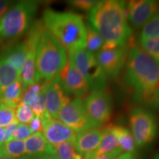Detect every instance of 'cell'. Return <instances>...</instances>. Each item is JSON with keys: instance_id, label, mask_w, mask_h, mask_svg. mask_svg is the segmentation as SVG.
<instances>
[{"instance_id": "cell-4", "label": "cell", "mask_w": 159, "mask_h": 159, "mask_svg": "<svg viewBox=\"0 0 159 159\" xmlns=\"http://www.w3.org/2000/svg\"><path fill=\"white\" fill-rule=\"evenodd\" d=\"M66 50L44 27L35 51V83L44 85L57 77L66 63Z\"/></svg>"}, {"instance_id": "cell-15", "label": "cell", "mask_w": 159, "mask_h": 159, "mask_svg": "<svg viewBox=\"0 0 159 159\" xmlns=\"http://www.w3.org/2000/svg\"><path fill=\"white\" fill-rule=\"evenodd\" d=\"M102 136V131L97 128L78 133L74 140L75 150L85 159L98 148Z\"/></svg>"}, {"instance_id": "cell-42", "label": "cell", "mask_w": 159, "mask_h": 159, "mask_svg": "<svg viewBox=\"0 0 159 159\" xmlns=\"http://www.w3.org/2000/svg\"><path fill=\"white\" fill-rule=\"evenodd\" d=\"M0 159H16L15 158H13V157L7 156H0Z\"/></svg>"}, {"instance_id": "cell-7", "label": "cell", "mask_w": 159, "mask_h": 159, "mask_svg": "<svg viewBox=\"0 0 159 159\" xmlns=\"http://www.w3.org/2000/svg\"><path fill=\"white\" fill-rule=\"evenodd\" d=\"M129 122L137 147L142 148L153 142L158 134V125L150 111L142 108H135L131 111Z\"/></svg>"}, {"instance_id": "cell-39", "label": "cell", "mask_w": 159, "mask_h": 159, "mask_svg": "<svg viewBox=\"0 0 159 159\" xmlns=\"http://www.w3.org/2000/svg\"><path fill=\"white\" fill-rule=\"evenodd\" d=\"M5 141V130L4 128H0V148L4 144Z\"/></svg>"}, {"instance_id": "cell-20", "label": "cell", "mask_w": 159, "mask_h": 159, "mask_svg": "<svg viewBox=\"0 0 159 159\" xmlns=\"http://www.w3.org/2000/svg\"><path fill=\"white\" fill-rule=\"evenodd\" d=\"M24 92L25 89L19 79L4 89L0 94V100L17 108L18 105L21 103Z\"/></svg>"}, {"instance_id": "cell-10", "label": "cell", "mask_w": 159, "mask_h": 159, "mask_svg": "<svg viewBox=\"0 0 159 159\" xmlns=\"http://www.w3.org/2000/svg\"><path fill=\"white\" fill-rule=\"evenodd\" d=\"M127 19L135 28L144 27L159 13V2L135 0L125 4Z\"/></svg>"}, {"instance_id": "cell-17", "label": "cell", "mask_w": 159, "mask_h": 159, "mask_svg": "<svg viewBox=\"0 0 159 159\" xmlns=\"http://www.w3.org/2000/svg\"><path fill=\"white\" fill-rule=\"evenodd\" d=\"M25 154L33 157H47L55 155V147L46 141L42 133L32 134L25 142Z\"/></svg>"}, {"instance_id": "cell-35", "label": "cell", "mask_w": 159, "mask_h": 159, "mask_svg": "<svg viewBox=\"0 0 159 159\" xmlns=\"http://www.w3.org/2000/svg\"><path fill=\"white\" fill-rule=\"evenodd\" d=\"M19 125V122L17 121H15L11 124H10L7 126H6L4 130H5V141L4 143H6L10 141V138H11L12 134L13 133V131L15 130V129L16 128V127Z\"/></svg>"}, {"instance_id": "cell-22", "label": "cell", "mask_w": 159, "mask_h": 159, "mask_svg": "<svg viewBox=\"0 0 159 159\" xmlns=\"http://www.w3.org/2000/svg\"><path fill=\"white\" fill-rule=\"evenodd\" d=\"M85 29H86V43H85V49L89 52L96 54L102 49L104 41L101 35L89 22L85 23Z\"/></svg>"}, {"instance_id": "cell-27", "label": "cell", "mask_w": 159, "mask_h": 159, "mask_svg": "<svg viewBox=\"0 0 159 159\" xmlns=\"http://www.w3.org/2000/svg\"><path fill=\"white\" fill-rule=\"evenodd\" d=\"M157 37H159V13L143 27L139 39H148Z\"/></svg>"}, {"instance_id": "cell-26", "label": "cell", "mask_w": 159, "mask_h": 159, "mask_svg": "<svg viewBox=\"0 0 159 159\" xmlns=\"http://www.w3.org/2000/svg\"><path fill=\"white\" fill-rule=\"evenodd\" d=\"M139 47L159 62V37L148 39H139Z\"/></svg>"}, {"instance_id": "cell-11", "label": "cell", "mask_w": 159, "mask_h": 159, "mask_svg": "<svg viewBox=\"0 0 159 159\" xmlns=\"http://www.w3.org/2000/svg\"><path fill=\"white\" fill-rule=\"evenodd\" d=\"M128 46L110 50H100L95 57L107 78H115L120 74L126 61Z\"/></svg>"}, {"instance_id": "cell-16", "label": "cell", "mask_w": 159, "mask_h": 159, "mask_svg": "<svg viewBox=\"0 0 159 159\" xmlns=\"http://www.w3.org/2000/svg\"><path fill=\"white\" fill-rule=\"evenodd\" d=\"M0 55L21 75L27 56V45L26 41L8 44L0 51Z\"/></svg>"}, {"instance_id": "cell-23", "label": "cell", "mask_w": 159, "mask_h": 159, "mask_svg": "<svg viewBox=\"0 0 159 159\" xmlns=\"http://www.w3.org/2000/svg\"><path fill=\"white\" fill-rule=\"evenodd\" d=\"M25 154V142L20 140H11L4 143L0 148V156H7L20 158Z\"/></svg>"}, {"instance_id": "cell-36", "label": "cell", "mask_w": 159, "mask_h": 159, "mask_svg": "<svg viewBox=\"0 0 159 159\" xmlns=\"http://www.w3.org/2000/svg\"><path fill=\"white\" fill-rule=\"evenodd\" d=\"M11 5L10 1H2L0 0V21L4 17L7 12L9 11V7Z\"/></svg>"}, {"instance_id": "cell-18", "label": "cell", "mask_w": 159, "mask_h": 159, "mask_svg": "<svg viewBox=\"0 0 159 159\" xmlns=\"http://www.w3.org/2000/svg\"><path fill=\"white\" fill-rule=\"evenodd\" d=\"M102 131V139H101L100 143H99L98 148L85 159L90 158V157H94L100 156V155L109 153V152H111L113 151L116 150L120 148L119 147L116 137L115 136L112 128H111V125L105 128Z\"/></svg>"}, {"instance_id": "cell-2", "label": "cell", "mask_w": 159, "mask_h": 159, "mask_svg": "<svg viewBox=\"0 0 159 159\" xmlns=\"http://www.w3.org/2000/svg\"><path fill=\"white\" fill-rule=\"evenodd\" d=\"M89 21L104 41L101 50L126 45L130 39L132 30L127 19L125 2L99 1L89 12Z\"/></svg>"}, {"instance_id": "cell-21", "label": "cell", "mask_w": 159, "mask_h": 159, "mask_svg": "<svg viewBox=\"0 0 159 159\" xmlns=\"http://www.w3.org/2000/svg\"><path fill=\"white\" fill-rule=\"evenodd\" d=\"M20 75L0 55V94L2 91L20 79Z\"/></svg>"}, {"instance_id": "cell-1", "label": "cell", "mask_w": 159, "mask_h": 159, "mask_svg": "<svg viewBox=\"0 0 159 159\" xmlns=\"http://www.w3.org/2000/svg\"><path fill=\"white\" fill-rule=\"evenodd\" d=\"M124 81L136 102L151 106L159 80V62L136 43L128 47Z\"/></svg>"}, {"instance_id": "cell-38", "label": "cell", "mask_w": 159, "mask_h": 159, "mask_svg": "<svg viewBox=\"0 0 159 159\" xmlns=\"http://www.w3.org/2000/svg\"><path fill=\"white\" fill-rule=\"evenodd\" d=\"M116 159H136V157L134 153H129V152H124V153L119 155Z\"/></svg>"}, {"instance_id": "cell-8", "label": "cell", "mask_w": 159, "mask_h": 159, "mask_svg": "<svg viewBox=\"0 0 159 159\" xmlns=\"http://www.w3.org/2000/svg\"><path fill=\"white\" fill-rule=\"evenodd\" d=\"M57 119L75 133H81L96 128L87 115L84 102L79 97L70 100L68 104L66 105L60 111Z\"/></svg>"}, {"instance_id": "cell-29", "label": "cell", "mask_w": 159, "mask_h": 159, "mask_svg": "<svg viewBox=\"0 0 159 159\" xmlns=\"http://www.w3.org/2000/svg\"><path fill=\"white\" fill-rule=\"evenodd\" d=\"M35 117L34 113L27 105L19 104L16 111V119L21 124H28Z\"/></svg>"}, {"instance_id": "cell-6", "label": "cell", "mask_w": 159, "mask_h": 159, "mask_svg": "<svg viewBox=\"0 0 159 159\" xmlns=\"http://www.w3.org/2000/svg\"><path fill=\"white\" fill-rule=\"evenodd\" d=\"M69 57L84 77L91 91L104 90L107 85V77L94 54L83 49L69 54Z\"/></svg>"}, {"instance_id": "cell-41", "label": "cell", "mask_w": 159, "mask_h": 159, "mask_svg": "<svg viewBox=\"0 0 159 159\" xmlns=\"http://www.w3.org/2000/svg\"><path fill=\"white\" fill-rule=\"evenodd\" d=\"M45 159H60L56 155H52V156H49L46 157Z\"/></svg>"}, {"instance_id": "cell-31", "label": "cell", "mask_w": 159, "mask_h": 159, "mask_svg": "<svg viewBox=\"0 0 159 159\" xmlns=\"http://www.w3.org/2000/svg\"><path fill=\"white\" fill-rule=\"evenodd\" d=\"M33 134L28 125L19 124L15 130L12 134L10 141L11 140H20L24 141L29 138Z\"/></svg>"}, {"instance_id": "cell-32", "label": "cell", "mask_w": 159, "mask_h": 159, "mask_svg": "<svg viewBox=\"0 0 159 159\" xmlns=\"http://www.w3.org/2000/svg\"><path fill=\"white\" fill-rule=\"evenodd\" d=\"M99 2L95 0H73L69 2L75 8L90 12L99 3Z\"/></svg>"}, {"instance_id": "cell-3", "label": "cell", "mask_w": 159, "mask_h": 159, "mask_svg": "<svg viewBox=\"0 0 159 159\" xmlns=\"http://www.w3.org/2000/svg\"><path fill=\"white\" fill-rule=\"evenodd\" d=\"M41 21L44 28L69 54L85 49L86 29L81 16L71 12H58L47 8L43 12Z\"/></svg>"}, {"instance_id": "cell-30", "label": "cell", "mask_w": 159, "mask_h": 159, "mask_svg": "<svg viewBox=\"0 0 159 159\" xmlns=\"http://www.w3.org/2000/svg\"><path fill=\"white\" fill-rule=\"evenodd\" d=\"M30 108H31V110L34 113L35 116H39L40 118L42 117L46 113H47V108H46L44 94H43V88L39 94V96L37 97V98L30 105Z\"/></svg>"}, {"instance_id": "cell-34", "label": "cell", "mask_w": 159, "mask_h": 159, "mask_svg": "<svg viewBox=\"0 0 159 159\" xmlns=\"http://www.w3.org/2000/svg\"><path fill=\"white\" fill-rule=\"evenodd\" d=\"M122 150L120 148L118 150L113 151V152H109V153L100 155V156L90 157V158L87 159H116L119 155L122 154Z\"/></svg>"}, {"instance_id": "cell-19", "label": "cell", "mask_w": 159, "mask_h": 159, "mask_svg": "<svg viewBox=\"0 0 159 159\" xmlns=\"http://www.w3.org/2000/svg\"><path fill=\"white\" fill-rule=\"evenodd\" d=\"M111 128L116 137L119 147L122 151L134 154L136 152V145L130 131L128 129L119 125H111Z\"/></svg>"}, {"instance_id": "cell-5", "label": "cell", "mask_w": 159, "mask_h": 159, "mask_svg": "<svg viewBox=\"0 0 159 159\" xmlns=\"http://www.w3.org/2000/svg\"><path fill=\"white\" fill-rule=\"evenodd\" d=\"M39 2L21 1L11 7L0 21V39H16L31 27Z\"/></svg>"}, {"instance_id": "cell-14", "label": "cell", "mask_w": 159, "mask_h": 159, "mask_svg": "<svg viewBox=\"0 0 159 159\" xmlns=\"http://www.w3.org/2000/svg\"><path fill=\"white\" fill-rule=\"evenodd\" d=\"M41 119L43 124V136L52 146L75 140L77 133L58 119L52 118L48 112L41 117Z\"/></svg>"}, {"instance_id": "cell-13", "label": "cell", "mask_w": 159, "mask_h": 159, "mask_svg": "<svg viewBox=\"0 0 159 159\" xmlns=\"http://www.w3.org/2000/svg\"><path fill=\"white\" fill-rule=\"evenodd\" d=\"M46 108L52 119H56L60 111L70 102L69 94L61 85L57 75L52 80L42 85Z\"/></svg>"}, {"instance_id": "cell-24", "label": "cell", "mask_w": 159, "mask_h": 159, "mask_svg": "<svg viewBox=\"0 0 159 159\" xmlns=\"http://www.w3.org/2000/svg\"><path fill=\"white\" fill-rule=\"evenodd\" d=\"M55 155L60 159H84L75 150L74 141H69L55 146Z\"/></svg>"}, {"instance_id": "cell-28", "label": "cell", "mask_w": 159, "mask_h": 159, "mask_svg": "<svg viewBox=\"0 0 159 159\" xmlns=\"http://www.w3.org/2000/svg\"><path fill=\"white\" fill-rule=\"evenodd\" d=\"M41 90H42V85H40L39 83H35L34 85L29 86L24 92L20 104L27 105L30 107L39 96Z\"/></svg>"}, {"instance_id": "cell-37", "label": "cell", "mask_w": 159, "mask_h": 159, "mask_svg": "<svg viewBox=\"0 0 159 159\" xmlns=\"http://www.w3.org/2000/svg\"><path fill=\"white\" fill-rule=\"evenodd\" d=\"M151 106L153 107V108H159V80L156 86V91H155L153 99H152Z\"/></svg>"}, {"instance_id": "cell-9", "label": "cell", "mask_w": 159, "mask_h": 159, "mask_svg": "<svg viewBox=\"0 0 159 159\" xmlns=\"http://www.w3.org/2000/svg\"><path fill=\"white\" fill-rule=\"evenodd\" d=\"M83 102L87 115L96 128L109 120L112 111V99L105 89L91 91Z\"/></svg>"}, {"instance_id": "cell-25", "label": "cell", "mask_w": 159, "mask_h": 159, "mask_svg": "<svg viewBox=\"0 0 159 159\" xmlns=\"http://www.w3.org/2000/svg\"><path fill=\"white\" fill-rule=\"evenodd\" d=\"M16 108L0 100V128L9 125L15 121Z\"/></svg>"}, {"instance_id": "cell-12", "label": "cell", "mask_w": 159, "mask_h": 159, "mask_svg": "<svg viewBox=\"0 0 159 159\" xmlns=\"http://www.w3.org/2000/svg\"><path fill=\"white\" fill-rule=\"evenodd\" d=\"M58 77L61 85L69 94H73L80 98L90 91L87 81L69 57Z\"/></svg>"}, {"instance_id": "cell-33", "label": "cell", "mask_w": 159, "mask_h": 159, "mask_svg": "<svg viewBox=\"0 0 159 159\" xmlns=\"http://www.w3.org/2000/svg\"><path fill=\"white\" fill-rule=\"evenodd\" d=\"M30 128L32 133L35 134V133H42L43 132V124L42 121L40 117L35 116L34 118L32 119V121L29 123Z\"/></svg>"}, {"instance_id": "cell-40", "label": "cell", "mask_w": 159, "mask_h": 159, "mask_svg": "<svg viewBox=\"0 0 159 159\" xmlns=\"http://www.w3.org/2000/svg\"><path fill=\"white\" fill-rule=\"evenodd\" d=\"M46 157H33V156H27V155H24L23 156H21L19 159H45Z\"/></svg>"}, {"instance_id": "cell-43", "label": "cell", "mask_w": 159, "mask_h": 159, "mask_svg": "<svg viewBox=\"0 0 159 159\" xmlns=\"http://www.w3.org/2000/svg\"><path fill=\"white\" fill-rule=\"evenodd\" d=\"M154 159H159V152L156 154V156H154Z\"/></svg>"}]
</instances>
